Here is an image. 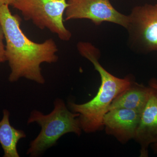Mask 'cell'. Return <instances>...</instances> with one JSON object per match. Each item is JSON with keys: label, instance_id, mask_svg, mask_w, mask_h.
<instances>
[{"label": "cell", "instance_id": "4fadbf2b", "mask_svg": "<svg viewBox=\"0 0 157 157\" xmlns=\"http://www.w3.org/2000/svg\"><path fill=\"white\" fill-rule=\"evenodd\" d=\"M149 86L157 88V80L155 78H153L149 82Z\"/></svg>", "mask_w": 157, "mask_h": 157}, {"label": "cell", "instance_id": "5bb4252c", "mask_svg": "<svg viewBox=\"0 0 157 157\" xmlns=\"http://www.w3.org/2000/svg\"><path fill=\"white\" fill-rule=\"evenodd\" d=\"M152 144L153 149L155 151L157 152V142Z\"/></svg>", "mask_w": 157, "mask_h": 157}, {"label": "cell", "instance_id": "52a82bcc", "mask_svg": "<svg viewBox=\"0 0 157 157\" xmlns=\"http://www.w3.org/2000/svg\"><path fill=\"white\" fill-rule=\"evenodd\" d=\"M141 113L131 109L118 108L107 111L103 125L108 135H113L121 143L135 138Z\"/></svg>", "mask_w": 157, "mask_h": 157}, {"label": "cell", "instance_id": "277c9868", "mask_svg": "<svg viewBox=\"0 0 157 157\" xmlns=\"http://www.w3.org/2000/svg\"><path fill=\"white\" fill-rule=\"evenodd\" d=\"M68 6L67 0H15L11 6L40 29H47L61 40L68 41L72 34L65 27L63 17Z\"/></svg>", "mask_w": 157, "mask_h": 157}, {"label": "cell", "instance_id": "7c38bea8", "mask_svg": "<svg viewBox=\"0 0 157 157\" xmlns=\"http://www.w3.org/2000/svg\"><path fill=\"white\" fill-rule=\"evenodd\" d=\"M14 1L15 0H0V4L11 6Z\"/></svg>", "mask_w": 157, "mask_h": 157}, {"label": "cell", "instance_id": "30bf717a", "mask_svg": "<svg viewBox=\"0 0 157 157\" xmlns=\"http://www.w3.org/2000/svg\"><path fill=\"white\" fill-rule=\"evenodd\" d=\"M10 116L9 110L3 109L2 118L0 121V144L4 151L3 157H19L17 144L21 139L26 137V134L11 125Z\"/></svg>", "mask_w": 157, "mask_h": 157}, {"label": "cell", "instance_id": "8992f818", "mask_svg": "<svg viewBox=\"0 0 157 157\" xmlns=\"http://www.w3.org/2000/svg\"><path fill=\"white\" fill-rule=\"evenodd\" d=\"M67 3L65 21L86 19L96 25L109 22L128 27V15L117 10L109 0H68Z\"/></svg>", "mask_w": 157, "mask_h": 157}, {"label": "cell", "instance_id": "6da1fadb", "mask_svg": "<svg viewBox=\"0 0 157 157\" xmlns=\"http://www.w3.org/2000/svg\"><path fill=\"white\" fill-rule=\"evenodd\" d=\"M0 22L5 35L6 61L11 70L9 81L16 82L24 78L44 84L41 65L58 60V48L54 40L49 39L37 43L29 39L21 28L20 17L12 14L8 5L0 4Z\"/></svg>", "mask_w": 157, "mask_h": 157}, {"label": "cell", "instance_id": "8fae6325", "mask_svg": "<svg viewBox=\"0 0 157 157\" xmlns=\"http://www.w3.org/2000/svg\"><path fill=\"white\" fill-rule=\"evenodd\" d=\"M4 41H5V35L0 22V64L6 61V44Z\"/></svg>", "mask_w": 157, "mask_h": 157}, {"label": "cell", "instance_id": "9c48e42d", "mask_svg": "<svg viewBox=\"0 0 157 157\" xmlns=\"http://www.w3.org/2000/svg\"><path fill=\"white\" fill-rule=\"evenodd\" d=\"M150 87L132 82L128 88L113 101L107 111L118 108L135 110L141 113L148 100Z\"/></svg>", "mask_w": 157, "mask_h": 157}, {"label": "cell", "instance_id": "3957f363", "mask_svg": "<svg viewBox=\"0 0 157 157\" xmlns=\"http://www.w3.org/2000/svg\"><path fill=\"white\" fill-rule=\"evenodd\" d=\"M78 116V113L71 111L63 100L59 98L55 100L54 109L48 114L33 110L28 119L27 124L36 123L41 130L36 138L31 141L26 154L31 157L39 156L67 133H74L80 136L82 129Z\"/></svg>", "mask_w": 157, "mask_h": 157}, {"label": "cell", "instance_id": "7a4b0ae2", "mask_svg": "<svg viewBox=\"0 0 157 157\" xmlns=\"http://www.w3.org/2000/svg\"><path fill=\"white\" fill-rule=\"evenodd\" d=\"M77 48L82 56L94 65L101 76V83L97 95L90 101L82 104L69 101L68 107L72 112L79 114L78 120L82 131L92 133L103 128V118L109 105L133 81L130 77L117 78L105 70L99 63L100 51L91 43L79 42Z\"/></svg>", "mask_w": 157, "mask_h": 157}, {"label": "cell", "instance_id": "5b68a950", "mask_svg": "<svg viewBox=\"0 0 157 157\" xmlns=\"http://www.w3.org/2000/svg\"><path fill=\"white\" fill-rule=\"evenodd\" d=\"M128 17L131 46L144 53L157 51V4L136 6Z\"/></svg>", "mask_w": 157, "mask_h": 157}, {"label": "cell", "instance_id": "ba28073f", "mask_svg": "<svg viewBox=\"0 0 157 157\" xmlns=\"http://www.w3.org/2000/svg\"><path fill=\"white\" fill-rule=\"evenodd\" d=\"M149 86V96L134 138L140 144V156L143 157L148 156L149 146L157 142V88Z\"/></svg>", "mask_w": 157, "mask_h": 157}]
</instances>
